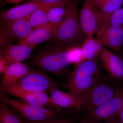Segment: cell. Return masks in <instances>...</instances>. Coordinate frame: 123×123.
Returning a JSON list of instances; mask_svg holds the SVG:
<instances>
[{"instance_id":"29","label":"cell","mask_w":123,"mask_h":123,"mask_svg":"<svg viewBox=\"0 0 123 123\" xmlns=\"http://www.w3.org/2000/svg\"><path fill=\"white\" fill-rule=\"evenodd\" d=\"M103 123H122L119 118H117L109 120V121H105Z\"/></svg>"},{"instance_id":"14","label":"cell","mask_w":123,"mask_h":123,"mask_svg":"<svg viewBox=\"0 0 123 123\" xmlns=\"http://www.w3.org/2000/svg\"><path fill=\"white\" fill-rule=\"evenodd\" d=\"M35 48L27 44H6L0 46V53L10 65L28 59Z\"/></svg>"},{"instance_id":"32","label":"cell","mask_w":123,"mask_h":123,"mask_svg":"<svg viewBox=\"0 0 123 123\" xmlns=\"http://www.w3.org/2000/svg\"><path fill=\"white\" fill-rule=\"evenodd\" d=\"M119 55L123 59V52L121 51V53H120V54Z\"/></svg>"},{"instance_id":"16","label":"cell","mask_w":123,"mask_h":123,"mask_svg":"<svg viewBox=\"0 0 123 123\" xmlns=\"http://www.w3.org/2000/svg\"><path fill=\"white\" fill-rule=\"evenodd\" d=\"M52 102L56 107L60 109L74 108L80 110L82 108L83 102L69 92H64L55 86L49 91Z\"/></svg>"},{"instance_id":"9","label":"cell","mask_w":123,"mask_h":123,"mask_svg":"<svg viewBox=\"0 0 123 123\" xmlns=\"http://www.w3.org/2000/svg\"><path fill=\"white\" fill-rule=\"evenodd\" d=\"M123 107V87L118 86L111 98L89 112L95 120L106 121L119 118Z\"/></svg>"},{"instance_id":"3","label":"cell","mask_w":123,"mask_h":123,"mask_svg":"<svg viewBox=\"0 0 123 123\" xmlns=\"http://www.w3.org/2000/svg\"><path fill=\"white\" fill-rule=\"evenodd\" d=\"M78 6V0H70L64 18L55 35L47 42L81 46L86 37L80 24Z\"/></svg>"},{"instance_id":"11","label":"cell","mask_w":123,"mask_h":123,"mask_svg":"<svg viewBox=\"0 0 123 123\" xmlns=\"http://www.w3.org/2000/svg\"><path fill=\"white\" fill-rule=\"evenodd\" d=\"M96 38L104 47L119 55L123 43V25H112L103 28Z\"/></svg>"},{"instance_id":"30","label":"cell","mask_w":123,"mask_h":123,"mask_svg":"<svg viewBox=\"0 0 123 123\" xmlns=\"http://www.w3.org/2000/svg\"><path fill=\"white\" fill-rule=\"evenodd\" d=\"M78 123H94L93 122V120L89 118H85L83 119L80 121H79Z\"/></svg>"},{"instance_id":"12","label":"cell","mask_w":123,"mask_h":123,"mask_svg":"<svg viewBox=\"0 0 123 123\" xmlns=\"http://www.w3.org/2000/svg\"><path fill=\"white\" fill-rule=\"evenodd\" d=\"M99 56L103 67L111 77L118 81H123V59L116 53L103 46Z\"/></svg>"},{"instance_id":"23","label":"cell","mask_w":123,"mask_h":123,"mask_svg":"<svg viewBox=\"0 0 123 123\" xmlns=\"http://www.w3.org/2000/svg\"><path fill=\"white\" fill-rule=\"evenodd\" d=\"M112 25H123V8H120L110 15L107 24L104 27Z\"/></svg>"},{"instance_id":"24","label":"cell","mask_w":123,"mask_h":123,"mask_svg":"<svg viewBox=\"0 0 123 123\" xmlns=\"http://www.w3.org/2000/svg\"><path fill=\"white\" fill-rule=\"evenodd\" d=\"M35 123H70V122L67 118L61 117L59 116L44 121Z\"/></svg>"},{"instance_id":"2","label":"cell","mask_w":123,"mask_h":123,"mask_svg":"<svg viewBox=\"0 0 123 123\" xmlns=\"http://www.w3.org/2000/svg\"><path fill=\"white\" fill-rule=\"evenodd\" d=\"M102 64L98 59L76 64L68 76V92L83 102L92 87L102 77Z\"/></svg>"},{"instance_id":"15","label":"cell","mask_w":123,"mask_h":123,"mask_svg":"<svg viewBox=\"0 0 123 123\" xmlns=\"http://www.w3.org/2000/svg\"><path fill=\"white\" fill-rule=\"evenodd\" d=\"M60 24L49 23L46 25L34 29L18 44H27L36 48L39 43L48 42L55 35Z\"/></svg>"},{"instance_id":"31","label":"cell","mask_w":123,"mask_h":123,"mask_svg":"<svg viewBox=\"0 0 123 123\" xmlns=\"http://www.w3.org/2000/svg\"><path fill=\"white\" fill-rule=\"evenodd\" d=\"M119 118L120 119L121 123H123V107L120 114Z\"/></svg>"},{"instance_id":"26","label":"cell","mask_w":123,"mask_h":123,"mask_svg":"<svg viewBox=\"0 0 123 123\" xmlns=\"http://www.w3.org/2000/svg\"><path fill=\"white\" fill-rule=\"evenodd\" d=\"M62 0H26V2L52 3L60 1Z\"/></svg>"},{"instance_id":"17","label":"cell","mask_w":123,"mask_h":123,"mask_svg":"<svg viewBox=\"0 0 123 123\" xmlns=\"http://www.w3.org/2000/svg\"><path fill=\"white\" fill-rule=\"evenodd\" d=\"M33 70L22 62L10 64L3 75L0 86L12 85L31 72Z\"/></svg>"},{"instance_id":"13","label":"cell","mask_w":123,"mask_h":123,"mask_svg":"<svg viewBox=\"0 0 123 123\" xmlns=\"http://www.w3.org/2000/svg\"><path fill=\"white\" fill-rule=\"evenodd\" d=\"M0 90L2 93L17 97L34 106L54 108L60 110L52 102L47 92H27L6 88H1Z\"/></svg>"},{"instance_id":"21","label":"cell","mask_w":123,"mask_h":123,"mask_svg":"<svg viewBox=\"0 0 123 123\" xmlns=\"http://www.w3.org/2000/svg\"><path fill=\"white\" fill-rule=\"evenodd\" d=\"M69 2L49 8L48 13L49 23L56 25L61 23L66 15Z\"/></svg>"},{"instance_id":"19","label":"cell","mask_w":123,"mask_h":123,"mask_svg":"<svg viewBox=\"0 0 123 123\" xmlns=\"http://www.w3.org/2000/svg\"><path fill=\"white\" fill-rule=\"evenodd\" d=\"M0 123H28L14 110L4 104H0Z\"/></svg>"},{"instance_id":"18","label":"cell","mask_w":123,"mask_h":123,"mask_svg":"<svg viewBox=\"0 0 123 123\" xmlns=\"http://www.w3.org/2000/svg\"><path fill=\"white\" fill-rule=\"evenodd\" d=\"M103 47L93 36L85 38L80 46L83 61L98 59Z\"/></svg>"},{"instance_id":"20","label":"cell","mask_w":123,"mask_h":123,"mask_svg":"<svg viewBox=\"0 0 123 123\" xmlns=\"http://www.w3.org/2000/svg\"><path fill=\"white\" fill-rule=\"evenodd\" d=\"M51 7H52L39 9L31 15L29 19L33 29H36L50 23L48 13L49 9Z\"/></svg>"},{"instance_id":"10","label":"cell","mask_w":123,"mask_h":123,"mask_svg":"<svg viewBox=\"0 0 123 123\" xmlns=\"http://www.w3.org/2000/svg\"><path fill=\"white\" fill-rule=\"evenodd\" d=\"M69 1L70 0H62L58 2L52 3L27 2L2 11L0 14V20L29 18L32 14L39 9L67 4L68 3Z\"/></svg>"},{"instance_id":"4","label":"cell","mask_w":123,"mask_h":123,"mask_svg":"<svg viewBox=\"0 0 123 123\" xmlns=\"http://www.w3.org/2000/svg\"><path fill=\"white\" fill-rule=\"evenodd\" d=\"M0 100L28 123L42 122L59 116L60 110L56 108L34 106L22 99L11 98L2 92L0 94Z\"/></svg>"},{"instance_id":"25","label":"cell","mask_w":123,"mask_h":123,"mask_svg":"<svg viewBox=\"0 0 123 123\" xmlns=\"http://www.w3.org/2000/svg\"><path fill=\"white\" fill-rule=\"evenodd\" d=\"M9 65L6 60L0 55V74L4 75Z\"/></svg>"},{"instance_id":"5","label":"cell","mask_w":123,"mask_h":123,"mask_svg":"<svg viewBox=\"0 0 123 123\" xmlns=\"http://www.w3.org/2000/svg\"><path fill=\"white\" fill-rule=\"evenodd\" d=\"M110 15L92 6L88 0H84L79 14V20L85 37L93 36L105 27Z\"/></svg>"},{"instance_id":"33","label":"cell","mask_w":123,"mask_h":123,"mask_svg":"<svg viewBox=\"0 0 123 123\" xmlns=\"http://www.w3.org/2000/svg\"><path fill=\"white\" fill-rule=\"evenodd\" d=\"M121 51L123 52V46H122V48H121Z\"/></svg>"},{"instance_id":"1","label":"cell","mask_w":123,"mask_h":123,"mask_svg":"<svg viewBox=\"0 0 123 123\" xmlns=\"http://www.w3.org/2000/svg\"><path fill=\"white\" fill-rule=\"evenodd\" d=\"M49 43L29 57L31 63L39 70L59 76L68 73V68L71 64H76L83 61L81 46L68 43Z\"/></svg>"},{"instance_id":"6","label":"cell","mask_w":123,"mask_h":123,"mask_svg":"<svg viewBox=\"0 0 123 123\" xmlns=\"http://www.w3.org/2000/svg\"><path fill=\"white\" fill-rule=\"evenodd\" d=\"M58 85L57 82L44 72L39 69H33L15 84L0 87L27 92H47Z\"/></svg>"},{"instance_id":"28","label":"cell","mask_w":123,"mask_h":123,"mask_svg":"<svg viewBox=\"0 0 123 123\" xmlns=\"http://www.w3.org/2000/svg\"><path fill=\"white\" fill-rule=\"evenodd\" d=\"M24 0H2V1L5 5L8 4H17Z\"/></svg>"},{"instance_id":"22","label":"cell","mask_w":123,"mask_h":123,"mask_svg":"<svg viewBox=\"0 0 123 123\" xmlns=\"http://www.w3.org/2000/svg\"><path fill=\"white\" fill-rule=\"evenodd\" d=\"M123 5V0H105L98 8L107 15H110Z\"/></svg>"},{"instance_id":"27","label":"cell","mask_w":123,"mask_h":123,"mask_svg":"<svg viewBox=\"0 0 123 123\" xmlns=\"http://www.w3.org/2000/svg\"><path fill=\"white\" fill-rule=\"evenodd\" d=\"M92 6L98 8L100 5L105 0H88Z\"/></svg>"},{"instance_id":"8","label":"cell","mask_w":123,"mask_h":123,"mask_svg":"<svg viewBox=\"0 0 123 123\" xmlns=\"http://www.w3.org/2000/svg\"><path fill=\"white\" fill-rule=\"evenodd\" d=\"M118 87L102 76L86 95L82 108L89 112L102 105L114 95Z\"/></svg>"},{"instance_id":"7","label":"cell","mask_w":123,"mask_h":123,"mask_svg":"<svg viewBox=\"0 0 123 123\" xmlns=\"http://www.w3.org/2000/svg\"><path fill=\"white\" fill-rule=\"evenodd\" d=\"M29 18L1 20L0 46L19 43L26 37L33 30Z\"/></svg>"}]
</instances>
